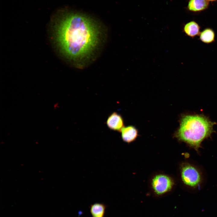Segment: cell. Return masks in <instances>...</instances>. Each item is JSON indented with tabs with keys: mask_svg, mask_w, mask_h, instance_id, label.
<instances>
[{
	"mask_svg": "<svg viewBox=\"0 0 217 217\" xmlns=\"http://www.w3.org/2000/svg\"><path fill=\"white\" fill-rule=\"evenodd\" d=\"M54 19L55 41L71 64L82 69L94 61L106 36L101 25L86 15L65 11L58 12Z\"/></svg>",
	"mask_w": 217,
	"mask_h": 217,
	"instance_id": "obj_1",
	"label": "cell"
},
{
	"mask_svg": "<svg viewBox=\"0 0 217 217\" xmlns=\"http://www.w3.org/2000/svg\"><path fill=\"white\" fill-rule=\"evenodd\" d=\"M215 124L202 114L183 115L175 136L179 140L198 151L202 142L214 132Z\"/></svg>",
	"mask_w": 217,
	"mask_h": 217,
	"instance_id": "obj_2",
	"label": "cell"
},
{
	"mask_svg": "<svg viewBox=\"0 0 217 217\" xmlns=\"http://www.w3.org/2000/svg\"><path fill=\"white\" fill-rule=\"evenodd\" d=\"M181 177L183 183L192 188L198 187L201 183L202 178L199 170L189 163L184 164L181 167Z\"/></svg>",
	"mask_w": 217,
	"mask_h": 217,
	"instance_id": "obj_3",
	"label": "cell"
},
{
	"mask_svg": "<svg viewBox=\"0 0 217 217\" xmlns=\"http://www.w3.org/2000/svg\"><path fill=\"white\" fill-rule=\"evenodd\" d=\"M152 187L155 193L158 195L164 194L170 191L173 182L169 177L163 175L155 176L152 181Z\"/></svg>",
	"mask_w": 217,
	"mask_h": 217,
	"instance_id": "obj_4",
	"label": "cell"
},
{
	"mask_svg": "<svg viewBox=\"0 0 217 217\" xmlns=\"http://www.w3.org/2000/svg\"><path fill=\"white\" fill-rule=\"evenodd\" d=\"M106 124L111 130L121 132L124 127V122L122 116L116 112L111 114L106 121Z\"/></svg>",
	"mask_w": 217,
	"mask_h": 217,
	"instance_id": "obj_5",
	"label": "cell"
},
{
	"mask_svg": "<svg viewBox=\"0 0 217 217\" xmlns=\"http://www.w3.org/2000/svg\"><path fill=\"white\" fill-rule=\"evenodd\" d=\"M200 30V25L194 20L190 21L185 24L183 28L184 33L192 39L199 36L201 32Z\"/></svg>",
	"mask_w": 217,
	"mask_h": 217,
	"instance_id": "obj_6",
	"label": "cell"
},
{
	"mask_svg": "<svg viewBox=\"0 0 217 217\" xmlns=\"http://www.w3.org/2000/svg\"><path fill=\"white\" fill-rule=\"evenodd\" d=\"M209 5V2L207 0H189L187 8L191 12H198L206 10Z\"/></svg>",
	"mask_w": 217,
	"mask_h": 217,
	"instance_id": "obj_7",
	"label": "cell"
},
{
	"mask_svg": "<svg viewBox=\"0 0 217 217\" xmlns=\"http://www.w3.org/2000/svg\"><path fill=\"white\" fill-rule=\"evenodd\" d=\"M121 132L123 140L128 143H131L138 136L137 129L133 126L124 127Z\"/></svg>",
	"mask_w": 217,
	"mask_h": 217,
	"instance_id": "obj_8",
	"label": "cell"
},
{
	"mask_svg": "<svg viewBox=\"0 0 217 217\" xmlns=\"http://www.w3.org/2000/svg\"><path fill=\"white\" fill-rule=\"evenodd\" d=\"M198 36L200 41L205 44H211L215 41V32L210 27L206 28L201 31Z\"/></svg>",
	"mask_w": 217,
	"mask_h": 217,
	"instance_id": "obj_9",
	"label": "cell"
},
{
	"mask_svg": "<svg viewBox=\"0 0 217 217\" xmlns=\"http://www.w3.org/2000/svg\"><path fill=\"white\" fill-rule=\"evenodd\" d=\"M106 206L103 203H95L90 206V211L93 217H103Z\"/></svg>",
	"mask_w": 217,
	"mask_h": 217,
	"instance_id": "obj_10",
	"label": "cell"
},
{
	"mask_svg": "<svg viewBox=\"0 0 217 217\" xmlns=\"http://www.w3.org/2000/svg\"><path fill=\"white\" fill-rule=\"evenodd\" d=\"M209 2H214L217 1V0H207Z\"/></svg>",
	"mask_w": 217,
	"mask_h": 217,
	"instance_id": "obj_11",
	"label": "cell"
}]
</instances>
